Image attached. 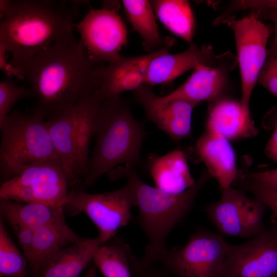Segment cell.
<instances>
[{
  "mask_svg": "<svg viewBox=\"0 0 277 277\" xmlns=\"http://www.w3.org/2000/svg\"><path fill=\"white\" fill-rule=\"evenodd\" d=\"M221 277H277V222L244 243L229 244Z\"/></svg>",
  "mask_w": 277,
  "mask_h": 277,
  "instance_id": "obj_11",
  "label": "cell"
},
{
  "mask_svg": "<svg viewBox=\"0 0 277 277\" xmlns=\"http://www.w3.org/2000/svg\"><path fill=\"white\" fill-rule=\"evenodd\" d=\"M207 121L229 141L251 138L259 133L250 110L241 101L227 96L210 103Z\"/></svg>",
  "mask_w": 277,
  "mask_h": 277,
  "instance_id": "obj_17",
  "label": "cell"
},
{
  "mask_svg": "<svg viewBox=\"0 0 277 277\" xmlns=\"http://www.w3.org/2000/svg\"><path fill=\"white\" fill-rule=\"evenodd\" d=\"M221 191L220 199L208 205L205 213L221 235L244 238L243 210L248 196L232 186Z\"/></svg>",
  "mask_w": 277,
  "mask_h": 277,
  "instance_id": "obj_22",
  "label": "cell"
},
{
  "mask_svg": "<svg viewBox=\"0 0 277 277\" xmlns=\"http://www.w3.org/2000/svg\"><path fill=\"white\" fill-rule=\"evenodd\" d=\"M132 255L129 245L115 236L100 246L92 261L104 277H132Z\"/></svg>",
  "mask_w": 277,
  "mask_h": 277,
  "instance_id": "obj_27",
  "label": "cell"
},
{
  "mask_svg": "<svg viewBox=\"0 0 277 277\" xmlns=\"http://www.w3.org/2000/svg\"><path fill=\"white\" fill-rule=\"evenodd\" d=\"M236 64L237 58L228 52L217 65H199L181 85L161 96L166 100H184L197 105L202 102H213L225 96L229 72Z\"/></svg>",
  "mask_w": 277,
  "mask_h": 277,
  "instance_id": "obj_14",
  "label": "cell"
},
{
  "mask_svg": "<svg viewBox=\"0 0 277 277\" xmlns=\"http://www.w3.org/2000/svg\"><path fill=\"white\" fill-rule=\"evenodd\" d=\"M135 206L133 192L126 184L111 191L89 193L73 189L69 191L64 208L70 215L85 213L96 226L102 244L116 236L120 229L127 226Z\"/></svg>",
  "mask_w": 277,
  "mask_h": 277,
  "instance_id": "obj_8",
  "label": "cell"
},
{
  "mask_svg": "<svg viewBox=\"0 0 277 277\" xmlns=\"http://www.w3.org/2000/svg\"><path fill=\"white\" fill-rule=\"evenodd\" d=\"M253 12H255L260 18L268 19L273 23L274 37L271 47L277 50V0H274L270 7Z\"/></svg>",
  "mask_w": 277,
  "mask_h": 277,
  "instance_id": "obj_36",
  "label": "cell"
},
{
  "mask_svg": "<svg viewBox=\"0 0 277 277\" xmlns=\"http://www.w3.org/2000/svg\"><path fill=\"white\" fill-rule=\"evenodd\" d=\"M135 166H120L107 174L110 180L124 179L131 187L138 209L137 223L146 234L148 243L141 260L157 263L168 249L166 240L170 232L190 211L203 186L212 177L204 169L194 185L185 191L173 194L145 183Z\"/></svg>",
  "mask_w": 277,
  "mask_h": 277,
  "instance_id": "obj_3",
  "label": "cell"
},
{
  "mask_svg": "<svg viewBox=\"0 0 277 277\" xmlns=\"http://www.w3.org/2000/svg\"><path fill=\"white\" fill-rule=\"evenodd\" d=\"M252 177L266 182L277 184V168L259 172H249Z\"/></svg>",
  "mask_w": 277,
  "mask_h": 277,
  "instance_id": "obj_37",
  "label": "cell"
},
{
  "mask_svg": "<svg viewBox=\"0 0 277 277\" xmlns=\"http://www.w3.org/2000/svg\"><path fill=\"white\" fill-rule=\"evenodd\" d=\"M82 238L68 226L65 219L34 231L27 259L34 277L39 276L48 262L59 250Z\"/></svg>",
  "mask_w": 277,
  "mask_h": 277,
  "instance_id": "obj_19",
  "label": "cell"
},
{
  "mask_svg": "<svg viewBox=\"0 0 277 277\" xmlns=\"http://www.w3.org/2000/svg\"><path fill=\"white\" fill-rule=\"evenodd\" d=\"M148 168L155 187L169 193L183 192L196 181L190 173L185 153L179 149L161 156L149 155Z\"/></svg>",
  "mask_w": 277,
  "mask_h": 277,
  "instance_id": "obj_18",
  "label": "cell"
},
{
  "mask_svg": "<svg viewBox=\"0 0 277 277\" xmlns=\"http://www.w3.org/2000/svg\"><path fill=\"white\" fill-rule=\"evenodd\" d=\"M122 3L128 20L142 39L144 49L151 53L163 48L167 37L163 39L159 32L150 2L123 0Z\"/></svg>",
  "mask_w": 277,
  "mask_h": 277,
  "instance_id": "obj_25",
  "label": "cell"
},
{
  "mask_svg": "<svg viewBox=\"0 0 277 277\" xmlns=\"http://www.w3.org/2000/svg\"><path fill=\"white\" fill-rule=\"evenodd\" d=\"M229 244L219 233L198 229L156 263L175 277H221Z\"/></svg>",
  "mask_w": 277,
  "mask_h": 277,
  "instance_id": "obj_6",
  "label": "cell"
},
{
  "mask_svg": "<svg viewBox=\"0 0 277 277\" xmlns=\"http://www.w3.org/2000/svg\"><path fill=\"white\" fill-rule=\"evenodd\" d=\"M25 98H34L31 88L19 86L6 77L0 83V124L10 113L14 104Z\"/></svg>",
  "mask_w": 277,
  "mask_h": 277,
  "instance_id": "obj_30",
  "label": "cell"
},
{
  "mask_svg": "<svg viewBox=\"0 0 277 277\" xmlns=\"http://www.w3.org/2000/svg\"><path fill=\"white\" fill-rule=\"evenodd\" d=\"M102 242L98 236L82 238L56 253L38 277H77L92 261Z\"/></svg>",
  "mask_w": 277,
  "mask_h": 277,
  "instance_id": "obj_21",
  "label": "cell"
},
{
  "mask_svg": "<svg viewBox=\"0 0 277 277\" xmlns=\"http://www.w3.org/2000/svg\"><path fill=\"white\" fill-rule=\"evenodd\" d=\"M96 267L94 266L91 267L88 270L85 277H97L96 276Z\"/></svg>",
  "mask_w": 277,
  "mask_h": 277,
  "instance_id": "obj_39",
  "label": "cell"
},
{
  "mask_svg": "<svg viewBox=\"0 0 277 277\" xmlns=\"http://www.w3.org/2000/svg\"><path fill=\"white\" fill-rule=\"evenodd\" d=\"M174 39L167 37L166 45L162 49L145 55L133 57H121L106 65L99 64L96 69L98 88L97 92L102 99L121 96L125 91H133L145 84L147 67L154 57L173 46Z\"/></svg>",
  "mask_w": 277,
  "mask_h": 277,
  "instance_id": "obj_13",
  "label": "cell"
},
{
  "mask_svg": "<svg viewBox=\"0 0 277 277\" xmlns=\"http://www.w3.org/2000/svg\"><path fill=\"white\" fill-rule=\"evenodd\" d=\"M15 234L27 260L30 255L33 243L34 231L19 222H7Z\"/></svg>",
  "mask_w": 277,
  "mask_h": 277,
  "instance_id": "obj_34",
  "label": "cell"
},
{
  "mask_svg": "<svg viewBox=\"0 0 277 277\" xmlns=\"http://www.w3.org/2000/svg\"><path fill=\"white\" fill-rule=\"evenodd\" d=\"M266 208L259 200L247 197L243 210L244 238H251L265 229L263 219Z\"/></svg>",
  "mask_w": 277,
  "mask_h": 277,
  "instance_id": "obj_31",
  "label": "cell"
},
{
  "mask_svg": "<svg viewBox=\"0 0 277 277\" xmlns=\"http://www.w3.org/2000/svg\"><path fill=\"white\" fill-rule=\"evenodd\" d=\"M74 27L94 62L108 64L121 57L120 52L127 43V30L116 6L105 4L101 9L91 8Z\"/></svg>",
  "mask_w": 277,
  "mask_h": 277,
  "instance_id": "obj_10",
  "label": "cell"
},
{
  "mask_svg": "<svg viewBox=\"0 0 277 277\" xmlns=\"http://www.w3.org/2000/svg\"><path fill=\"white\" fill-rule=\"evenodd\" d=\"M7 51L5 48L0 44V68L5 74L6 76L11 78L15 76L17 78L23 80L25 79L21 71L18 68L14 67L8 61L6 56Z\"/></svg>",
  "mask_w": 277,
  "mask_h": 277,
  "instance_id": "obj_35",
  "label": "cell"
},
{
  "mask_svg": "<svg viewBox=\"0 0 277 277\" xmlns=\"http://www.w3.org/2000/svg\"><path fill=\"white\" fill-rule=\"evenodd\" d=\"M10 0L0 1V17L2 20L7 13L11 4Z\"/></svg>",
  "mask_w": 277,
  "mask_h": 277,
  "instance_id": "obj_38",
  "label": "cell"
},
{
  "mask_svg": "<svg viewBox=\"0 0 277 277\" xmlns=\"http://www.w3.org/2000/svg\"><path fill=\"white\" fill-rule=\"evenodd\" d=\"M150 2L161 23L173 34L191 45L195 25L193 11L188 1L152 0Z\"/></svg>",
  "mask_w": 277,
  "mask_h": 277,
  "instance_id": "obj_26",
  "label": "cell"
},
{
  "mask_svg": "<svg viewBox=\"0 0 277 277\" xmlns=\"http://www.w3.org/2000/svg\"><path fill=\"white\" fill-rule=\"evenodd\" d=\"M101 97L96 93L79 103L74 128L75 185L83 181L88 170L91 141L94 136L97 109Z\"/></svg>",
  "mask_w": 277,
  "mask_h": 277,
  "instance_id": "obj_20",
  "label": "cell"
},
{
  "mask_svg": "<svg viewBox=\"0 0 277 277\" xmlns=\"http://www.w3.org/2000/svg\"><path fill=\"white\" fill-rule=\"evenodd\" d=\"M147 135L144 125L133 116L121 96L101 100L97 112L95 144L83 186L89 187L116 167L140 163Z\"/></svg>",
  "mask_w": 277,
  "mask_h": 277,
  "instance_id": "obj_4",
  "label": "cell"
},
{
  "mask_svg": "<svg viewBox=\"0 0 277 277\" xmlns=\"http://www.w3.org/2000/svg\"><path fill=\"white\" fill-rule=\"evenodd\" d=\"M234 184L263 202L273 212L277 222V184L255 179L246 169H239Z\"/></svg>",
  "mask_w": 277,
  "mask_h": 277,
  "instance_id": "obj_29",
  "label": "cell"
},
{
  "mask_svg": "<svg viewBox=\"0 0 277 277\" xmlns=\"http://www.w3.org/2000/svg\"><path fill=\"white\" fill-rule=\"evenodd\" d=\"M64 1H11L0 23V44L21 70L36 54L73 34L78 6Z\"/></svg>",
  "mask_w": 277,
  "mask_h": 277,
  "instance_id": "obj_2",
  "label": "cell"
},
{
  "mask_svg": "<svg viewBox=\"0 0 277 277\" xmlns=\"http://www.w3.org/2000/svg\"><path fill=\"white\" fill-rule=\"evenodd\" d=\"M146 118L174 141L188 138L192 130V115L197 104L188 101L166 100L144 84L133 91Z\"/></svg>",
  "mask_w": 277,
  "mask_h": 277,
  "instance_id": "obj_12",
  "label": "cell"
},
{
  "mask_svg": "<svg viewBox=\"0 0 277 277\" xmlns=\"http://www.w3.org/2000/svg\"><path fill=\"white\" fill-rule=\"evenodd\" d=\"M233 32L241 81V102L249 109L253 90L267 59L269 29L251 11L247 16L236 19L233 15L222 20Z\"/></svg>",
  "mask_w": 277,
  "mask_h": 277,
  "instance_id": "obj_9",
  "label": "cell"
},
{
  "mask_svg": "<svg viewBox=\"0 0 277 277\" xmlns=\"http://www.w3.org/2000/svg\"><path fill=\"white\" fill-rule=\"evenodd\" d=\"M0 213L7 222H19L34 231L65 219L64 209L60 207L1 198Z\"/></svg>",
  "mask_w": 277,
  "mask_h": 277,
  "instance_id": "obj_24",
  "label": "cell"
},
{
  "mask_svg": "<svg viewBox=\"0 0 277 277\" xmlns=\"http://www.w3.org/2000/svg\"><path fill=\"white\" fill-rule=\"evenodd\" d=\"M270 160L277 164V149L266 154Z\"/></svg>",
  "mask_w": 277,
  "mask_h": 277,
  "instance_id": "obj_40",
  "label": "cell"
},
{
  "mask_svg": "<svg viewBox=\"0 0 277 277\" xmlns=\"http://www.w3.org/2000/svg\"><path fill=\"white\" fill-rule=\"evenodd\" d=\"M195 150L220 189L232 186L238 175L234 150L229 141L209 122L196 141Z\"/></svg>",
  "mask_w": 277,
  "mask_h": 277,
  "instance_id": "obj_16",
  "label": "cell"
},
{
  "mask_svg": "<svg viewBox=\"0 0 277 277\" xmlns=\"http://www.w3.org/2000/svg\"><path fill=\"white\" fill-rule=\"evenodd\" d=\"M0 131L2 183L32 165L58 159L46 119L38 113L13 111L0 124Z\"/></svg>",
  "mask_w": 277,
  "mask_h": 277,
  "instance_id": "obj_5",
  "label": "cell"
},
{
  "mask_svg": "<svg viewBox=\"0 0 277 277\" xmlns=\"http://www.w3.org/2000/svg\"><path fill=\"white\" fill-rule=\"evenodd\" d=\"M77 105L46 120L52 144L71 186L75 185L74 128Z\"/></svg>",
  "mask_w": 277,
  "mask_h": 277,
  "instance_id": "obj_23",
  "label": "cell"
},
{
  "mask_svg": "<svg viewBox=\"0 0 277 277\" xmlns=\"http://www.w3.org/2000/svg\"><path fill=\"white\" fill-rule=\"evenodd\" d=\"M69 186L68 177L60 159H50L32 165L2 183L0 198L64 209Z\"/></svg>",
  "mask_w": 277,
  "mask_h": 277,
  "instance_id": "obj_7",
  "label": "cell"
},
{
  "mask_svg": "<svg viewBox=\"0 0 277 277\" xmlns=\"http://www.w3.org/2000/svg\"><path fill=\"white\" fill-rule=\"evenodd\" d=\"M171 47H168L150 62L146 71L145 84L150 86L169 83L199 65H217L228 52L216 55L210 45L200 47L192 43L182 52L169 54Z\"/></svg>",
  "mask_w": 277,
  "mask_h": 277,
  "instance_id": "obj_15",
  "label": "cell"
},
{
  "mask_svg": "<svg viewBox=\"0 0 277 277\" xmlns=\"http://www.w3.org/2000/svg\"><path fill=\"white\" fill-rule=\"evenodd\" d=\"M132 277H170V274L157 263H145L134 255L131 259Z\"/></svg>",
  "mask_w": 277,
  "mask_h": 277,
  "instance_id": "obj_33",
  "label": "cell"
},
{
  "mask_svg": "<svg viewBox=\"0 0 277 277\" xmlns=\"http://www.w3.org/2000/svg\"><path fill=\"white\" fill-rule=\"evenodd\" d=\"M26 260L13 241L2 218L0 220V276L26 277Z\"/></svg>",
  "mask_w": 277,
  "mask_h": 277,
  "instance_id": "obj_28",
  "label": "cell"
},
{
  "mask_svg": "<svg viewBox=\"0 0 277 277\" xmlns=\"http://www.w3.org/2000/svg\"><path fill=\"white\" fill-rule=\"evenodd\" d=\"M99 64L73 34L36 54L21 69L34 94L32 111L47 120L96 93Z\"/></svg>",
  "mask_w": 277,
  "mask_h": 277,
  "instance_id": "obj_1",
  "label": "cell"
},
{
  "mask_svg": "<svg viewBox=\"0 0 277 277\" xmlns=\"http://www.w3.org/2000/svg\"><path fill=\"white\" fill-rule=\"evenodd\" d=\"M258 83L277 98V50L271 47Z\"/></svg>",
  "mask_w": 277,
  "mask_h": 277,
  "instance_id": "obj_32",
  "label": "cell"
}]
</instances>
